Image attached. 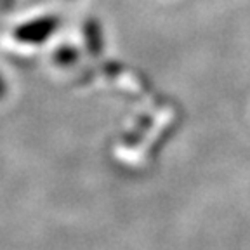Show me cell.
Segmentation results:
<instances>
[{"mask_svg":"<svg viewBox=\"0 0 250 250\" xmlns=\"http://www.w3.org/2000/svg\"><path fill=\"white\" fill-rule=\"evenodd\" d=\"M4 94H5V85H4V80L0 78V98H2Z\"/></svg>","mask_w":250,"mask_h":250,"instance_id":"obj_4","label":"cell"},{"mask_svg":"<svg viewBox=\"0 0 250 250\" xmlns=\"http://www.w3.org/2000/svg\"><path fill=\"white\" fill-rule=\"evenodd\" d=\"M59 28V18L56 16H42L37 20L26 21L16 28L14 37L21 43H30V45H39L49 40Z\"/></svg>","mask_w":250,"mask_h":250,"instance_id":"obj_1","label":"cell"},{"mask_svg":"<svg viewBox=\"0 0 250 250\" xmlns=\"http://www.w3.org/2000/svg\"><path fill=\"white\" fill-rule=\"evenodd\" d=\"M83 37H85V42H87V49H89L90 54L98 56L101 54L103 51V45H104V40H103V31L101 26H99L98 21L89 20L83 26Z\"/></svg>","mask_w":250,"mask_h":250,"instance_id":"obj_2","label":"cell"},{"mask_svg":"<svg viewBox=\"0 0 250 250\" xmlns=\"http://www.w3.org/2000/svg\"><path fill=\"white\" fill-rule=\"evenodd\" d=\"M77 59H78V52L75 47L62 45L54 52V61L58 64H61V66H70V64L77 62Z\"/></svg>","mask_w":250,"mask_h":250,"instance_id":"obj_3","label":"cell"},{"mask_svg":"<svg viewBox=\"0 0 250 250\" xmlns=\"http://www.w3.org/2000/svg\"><path fill=\"white\" fill-rule=\"evenodd\" d=\"M12 2H14V0H0V5H2V7H7V5H11Z\"/></svg>","mask_w":250,"mask_h":250,"instance_id":"obj_5","label":"cell"}]
</instances>
